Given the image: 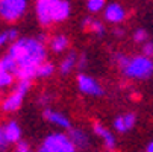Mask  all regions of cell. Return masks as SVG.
<instances>
[{
	"instance_id": "9",
	"label": "cell",
	"mask_w": 153,
	"mask_h": 152,
	"mask_svg": "<svg viewBox=\"0 0 153 152\" xmlns=\"http://www.w3.org/2000/svg\"><path fill=\"white\" fill-rule=\"evenodd\" d=\"M23 96H25V93L15 90L11 96H8V97L5 99V102H3V105H2L3 110H5V111H15V110H18L20 105H21V102H23Z\"/></svg>"
},
{
	"instance_id": "11",
	"label": "cell",
	"mask_w": 153,
	"mask_h": 152,
	"mask_svg": "<svg viewBox=\"0 0 153 152\" xmlns=\"http://www.w3.org/2000/svg\"><path fill=\"white\" fill-rule=\"evenodd\" d=\"M44 117H46L49 122H52V123H55V125H58V126L70 128L68 119L65 117L64 114H61V113H56V111H52V110H46V111H44Z\"/></svg>"
},
{
	"instance_id": "14",
	"label": "cell",
	"mask_w": 153,
	"mask_h": 152,
	"mask_svg": "<svg viewBox=\"0 0 153 152\" xmlns=\"http://www.w3.org/2000/svg\"><path fill=\"white\" fill-rule=\"evenodd\" d=\"M76 61H77V55H76L74 52L68 53V56L65 58V59L62 61V64H61V72H62V73H68V72L76 66Z\"/></svg>"
},
{
	"instance_id": "1",
	"label": "cell",
	"mask_w": 153,
	"mask_h": 152,
	"mask_svg": "<svg viewBox=\"0 0 153 152\" xmlns=\"http://www.w3.org/2000/svg\"><path fill=\"white\" fill-rule=\"evenodd\" d=\"M9 55L18 67H38L46 59V49L39 40H18L11 46Z\"/></svg>"
},
{
	"instance_id": "31",
	"label": "cell",
	"mask_w": 153,
	"mask_h": 152,
	"mask_svg": "<svg viewBox=\"0 0 153 152\" xmlns=\"http://www.w3.org/2000/svg\"><path fill=\"white\" fill-rule=\"evenodd\" d=\"M115 35H117V37H121V35H123V31H121V29H115Z\"/></svg>"
},
{
	"instance_id": "19",
	"label": "cell",
	"mask_w": 153,
	"mask_h": 152,
	"mask_svg": "<svg viewBox=\"0 0 153 152\" xmlns=\"http://www.w3.org/2000/svg\"><path fill=\"white\" fill-rule=\"evenodd\" d=\"M0 62H2V66L8 70V72H11V73H17V69H18V62L11 56V55H6L2 61H0Z\"/></svg>"
},
{
	"instance_id": "15",
	"label": "cell",
	"mask_w": 153,
	"mask_h": 152,
	"mask_svg": "<svg viewBox=\"0 0 153 152\" xmlns=\"http://www.w3.org/2000/svg\"><path fill=\"white\" fill-rule=\"evenodd\" d=\"M83 28L88 29L91 32H97V34H103V25L100 21L94 20V18H85L83 20Z\"/></svg>"
},
{
	"instance_id": "12",
	"label": "cell",
	"mask_w": 153,
	"mask_h": 152,
	"mask_svg": "<svg viewBox=\"0 0 153 152\" xmlns=\"http://www.w3.org/2000/svg\"><path fill=\"white\" fill-rule=\"evenodd\" d=\"M70 139L74 143V146H77V148L83 149V148L88 146V137H86V134L83 131H80V129H70Z\"/></svg>"
},
{
	"instance_id": "2",
	"label": "cell",
	"mask_w": 153,
	"mask_h": 152,
	"mask_svg": "<svg viewBox=\"0 0 153 152\" xmlns=\"http://www.w3.org/2000/svg\"><path fill=\"white\" fill-rule=\"evenodd\" d=\"M123 72L135 79H147L153 75V61L149 56H135L129 59Z\"/></svg>"
},
{
	"instance_id": "30",
	"label": "cell",
	"mask_w": 153,
	"mask_h": 152,
	"mask_svg": "<svg viewBox=\"0 0 153 152\" xmlns=\"http://www.w3.org/2000/svg\"><path fill=\"white\" fill-rule=\"evenodd\" d=\"M147 152H153V142H150L147 145Z\"/></svg>"
},
{
	"instance_id": "26",
	"label": "cell",
	"mask_w": 153,
	"mask_h": 152,
	"mask_svg": "<svg viewBox=\"0 0 153 152\" xmlns=\"http://www.w3.org/2000/svg\"><path fill=\"white\" fill-rule=\"evenodd\" d=\"M143 53L146 56H149V58L153 56V43H146L144 47H143Z\"/></svg>"
},
{
	"instance_id": "23",
	"label": "cell",
	"mask_w": 153,
	"mask_h": 152,
	"mask_svg": "<svg viewBox=\"0 0 153 152\" xmlns=\"http://www.w3.org/2000/svg\"><path fill=\"white\" fill-rule=\"evenodd\" d=\"M8 139H6V134H5V129L0 128V152H3L8 146Z\"/></svg>"
},
{
	"instance_id": "24",
	"label": "cell",
	"mask_w": 153,
	"mask_h": 152,
	"mask_svg": "<svg viewBox=\"0 0 153 152\" xmlns=\"http://www.w3.org/2000/svg\"><path fill=\"white\" fill-rule=\"evenodd\" d=\"M134 38H135L137 43H144V41L147 40V32H146L144 29H138V31L135 32Z\"/></svg>"
},
{
	"instance_id": "17",
	"label": "cell",
	"mask_w": 153,
	"mask_h": 152,
	"mask_svg": "<svg viewBox=\"0 0 153 152\" xmlns=\"http://www.w3.org/2000/svg\"><path fill=\"white\" fill-rule=\"evenodd\" d=\"M12 84V73L8 72L3 66L2 62H0V88H3V87H8Z\"/></svg>"
},
{
	"instance_id": "8",
	"label": "cell",
	"mask_w": 153,
	"mask_h": 152,
	"mask_svg": "<svg viewBox=\"0 0 153 152\" xmlns=\"http://www.w3.org/2000/svg\"><path fill=\"white\" fill-rule=\"evenodd\" d=\"M126 17V12L124 9L118 5V3H112L109 5L106 9H105V18L108 21H112V23H120V21H123Z\"/></svg>"
},
{
	"instance_id": "18",
	"label": "cell",
	"mask_w": 153,
	"mask_h": 152,
	"mask_svg": "<svg viewBox=\"0 0 153 152\" xmlns=\"http://www.w3.org/2000/svg\"><path fill=\"white\" fill-rule=\"evenodd\" d=\"M53 70H55V67L52 66L50 62H42V64H39L38 69H36V76L47 78V76H50L53 73Z\"/></svg>"
},
{
	"instance_id": "25",
	"label": "cell",
	"mask_w": 153,
	"mask_h": 152,
	"mask_svg": "<svg viewBox=\"0 0 153 152\" xmlns=\"http://www.w3.org/2000/svg\"><path fill=\"white\" fill-rule=\"evenodd\" d=\"M114 128L117 129V131H120V133L126 131V126H124V120H123V116H121V117H117V119L114 120Z\"/></svg>"
},
{
	"instance_id": "16",
	"label": "cell",
	"mask_w": 153,
	"mask_h": 152,
	"mask_svg": "<svg viewBox=\"0 0 153 152\" xmlns=\"http://www.w3.org/2000/svg\"><path fill=\"white\" fill-rule=\"evenodd\" d=\"M67 44H68V40H67V37H64V35L55 37L52 40V43H50V46H52V49L55 52H62L65 47H67Z\"/></svg>"
},
{
	"instance_id": "27",
	"label": "cell",
	"mask_w": 153,
	"mask_h": 152,
	"mask_svg": "<svg viewBox=\"0 0 153 152\" xmlns=\"http://www.w3.org/2000/svg\"><path fill=\"white\" fill-rule=\"evenodd\" d=\"M17 152H29V146H27V143H25V142H18Z\"/></svg>"
},
{
	"instance_id": "3",
	"label": "cell",
	"mask_w": 153,
	"mask_h": 152,
	"mask_svg": "<svg viewBox=\"0 0 153 152\" xmlns=\"http://www.w3.org/2000/svg\"><path fill=\"white\" fill-rule=\"evenodd\" d=\"M38 152H74V143L64 134L49 136Z\"/></svg>"
},
{
	"instance_id": "28",
	"label": "cell",
	"mask_w": 153,
	"mask_h": 152,
	"mask_svg": "<svg viewBox=\"0 0 153 152\" xmlns=\"http://www.w3.org/2000/svg\"><path fill=\"white\" fill-rule=\"evenodd\" d=\"M6 35H8V40H9V41H15V40H17V31H15V29H9V31L6 32Z\"/></svg>"
},
{
	"instance_id": "20",
	"label": "cell",
	"mask_w": 153,
	"mask_h": 152,
	"mask_svg": "<svg viewBox=\"0 0 153 152\" xmlns=\"http://www.w3.org/2000/svg\"><path fill=\"white\" fill-rule=\"evenodd\" d=\"M88 9L91 12H99L105 6V0H88Z\"/></svg>"
},
{
	"instance_id": "7",
	"label": "cell",
	"mask_w": 153,
	"mask_h": 152,
	"mask_svg": "<svg viewBox=\"0 0 153 152\" xmlns=\"http://www.w3.org/2000/svg\"><path fill=\"white\" fill-rule=\"evenodd\" d=\"M50 6H52V0H36V15L41 25H50L53 18H52V12H50Z\"/></svg>"
},
{
	"instance_id": "22",
	"label": "cell",
	"mask_w": 153,
	"mask_h": 152,
	"mask_svg": "<svg viewBox=\"0 0 153 152\" xmlns=\"http://www.w3.org/2000/svg\"><path fill=\"white\" fill-rule=\"evenodd\" d=\"M29 87H30V79H20V82L17 85V90L26 94V91L29 90Z\"/></svg>"
},
{
	"instance_id": "21",
	"label": "cell",
	"mask_w": 153,
	"mask_h": 152,
	"mask_svg": "<svg viewBox=\"0 0 153 152\" xmlns=\"http://www.w3.org/2000/svg\"><path fill=\"white\" fill-rule=\"evenodd\" d=\"M123 120H124V126H126V131H129L130 128H134V125H135V114H126V116H123Z\"/></svg>"
},
{
	"instance_id": "6",
	"label": "cell",
	"mask_w": 153,
	"mask_h": 152,
	"mask_svg": "<svg viewBox=\"0 0 153 152\" xmlns=\"http://www.w3.org/2000/svg\"><path fill=\"white\" fill-rule=\"evenodd\" d=\"M77 84H79L80 91H83L86 94H94V96L102 94V87L93 78L86 76V75H79L77 76Z\"/></svg>"
},
{
	"instance_id": "5",
	"label": "cell",
	"mask_w": 153,
	"mask_h": 152,
	"mask_svg": "<svg viewBox=\"0 0 153 152\" xmlns=\"http://www.w3.org/2000/svg\"><path fill=\"white\" fill-rule=\"evenodd\" d=\"M50 12L53 21H62L70 15V3L67 0H52Z\"/></svg>"
},
{
	"instance_id": "10",
	"label": "cell",
	"mask_w": 153,
	"mask_h": 152,
	"mask_svg": "<svg viewBox=\"0 0 153 152\" xmlns=\"http://www.w3.org/2000/svg\"><path fill=\"white\" fill-rule=\"evenodd\" d=\"M94 131H96L97 136L103 137L105 145H106V148H108L109 151H112V149L115 148V139H114V136L109 133L108 129H105V126H102L100 123H94Z\"/></svg>"
},
{
	"instance_id": "4",
	"label": "cell",
	"mask_w": 153,
	"mask_h": 152,
	"mask_svg": "<svg viewBox=\"0 0 153 152\" xmlns=\"http://www.w3.org/2000/svg\"><path fill=\"white\" fill-rule=\"evenodd\" d=\"M26 5V0H0V15L6 21H15L25 14Z\"/></svg>"
},
{
	"instance_id": "13",
	"label": "cell",
	"mask_w": 153,
	"mask_h": 152,
	"mask_svg": "<svg viewBox=\"0 0 153 152\" xmlns=\"http://www.w3.org/2000/svg\"><path fill=\"white\" fill-rule=\"evenodd\" d=\"M5 134H6V139L8 142H20V136H21V131H20V128L15 122H9L6 126H5Z\"/></svg>"
},
{
	"instance_id": "29",
	"label": "cell",
	"mask_w": 153,
	"mask_h": 152,
	"mask_svg": "<svg viewBox=\"0 0 153 152\" xmlns=\"http://www.w3.org/2000/svg\"><path fill=\"white\" fill-rule=\"evenodd\" d=\"M5 41H8V35H6V32H5V34H0V46H2Z\"/></svg>"
}]
</instances>
